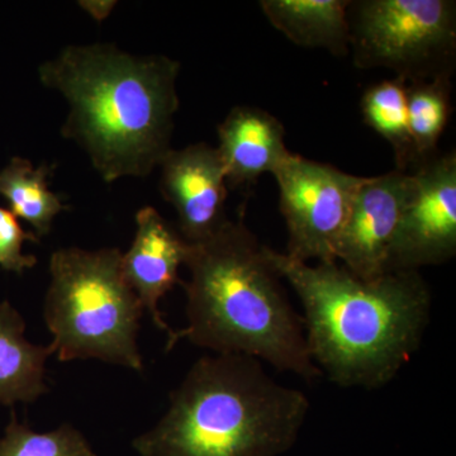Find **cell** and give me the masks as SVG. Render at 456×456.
Returning <instances> with one entry per match:
<instances>
[{
  "label": "cell",
  "mask_w": 456,
  "mask_h": 456,
  "mask_svg": "<svg viewBox=\"0 0 456 456\" xmlns=\"http://www.w3.org/2000/svg\"><path fill=\"white\" fill-rule=\"evenodd\" d=\"M270 263L303 307L314 364L342 388H383L419 349L431 292L419 272L365 281L335 263H303L266 248Z\"/></svg>",
  "instance_id": "1"
},
{
  "label": "cell",
  "mask_w": 456,
  "mask_h": 456,
  "mask_svg": "<svg viewBox=\"0 0 456 456\" xmlns=\"http://www.w3.org/2000/svg\"><path fill=\"white\" fill-rule=\"evenodd\" d=\"M180 64L110 44L71 45L38 69L68 102L62 136L89 156L106 183L146 178L170 151Z\"/></svg>",
  "instance_id": "2"
},
{
  "label": "cell",
  "mask_w": 456,
  "mask_h": 456,
  "mask_svg": "<svg viewBox=\"0 0 456 456\" xmlns=\"http://www.w3.org/2000/svg\"><path fill=\"white\" fill-rule=\"evenodd\" d=\"M184 265L188 326L174 331L169 351L187 338L222 355H246L305 380L321 377L303 320L288 301L266 246L242 217L206 241L189 244Z\"/></svg>",
  "instance_id": "3"
},
{
  "label": "cell",
  "mask_w": 456,
  "mask_h": 456,
  "mask_svg": "<svg viewBox=\"0 0 456 456\" xmlns=\"http://www.w3.org/2000/svg\"><path fill=\"white\" fill-rule=\"evenodd\" d=\"M310 408L305 393L278 383L260 360L207 355L132 446L141 456H281L298 440Z\"/></svg>",
  "instance_id": "4"
},
{
  "label": "cell",
  "mask_w": 456,
  "mask_h": 456,
  "mask_svg": "<svg viewBox=\"0 0 456 456\" xmlns=\"http://www.w3.org/2000/svg\"><path fill=\"white\" fill-rule=\"evenodd\" d=\"M44 317L60 362L98 359L142 371L143 308L122 272L119 248H60L51 255Z\"/></svg>",
  "instance_id": "5"
},
{
  "label": "cell",
  "mask_w": 456,
  "mask_h": 456,
  "mask_svg": "<svg viewBox=\"0 0 456 456\" xmlns=\"http://www.w3.org/2000/svg\"><path fill=\"white\" fill-rule=\"evenodd\" d=\"M350 9V47L358 68L389 69L407 84L452 77L455 2L364 0L351 2Z\"/></svg>",
  "instance_id": "6"
},
{
  "label": "cell",
  "mask_w": 456,
  "mask_h": 456,
  "mask_svg": "<svg viewBox=\"0 0 456 456\" xmlns=\"http://www.w3.org/2000/svg\"><path fill=\"white\" fill-rule=\"evenodd\" d=\"M288 231V256L335 263L336 246L364 176L290 154L273 174Z\"/></svg>",
  "instance_id": "7"
},
{
  "label": "cell",
  "mask_w": 456,
  "mask_h": 456,
  "mask_svg": "<svg viewBox=\"0 0 456 456\" xmlns=\"http://www.w3.org/2000/svg\"><path fill=\"white\" fill-rule=\"evenodd\" d=\"M388 273L419 272L456 254V155L431 156L411 170Z\"/></svg>",
  "instance_id": "8"
},
{
  "label": "cell",
  "mask_w": 456,
  "mask_h": 456,
  "mask_svg": "<svg viewBox=\"0 0 456 456\" xmlns=\"http://www.w3.org/2000/svg\"><path fill=\"white\" fill-rule=\"evenodd\" d=\"M411 183L410 171L397 169L360 183L335 253L336 261L356 277L371 281L388 274Z\"/></svg>",
  "instance_id": "9"
},
{
  "label": "cell",
  "mask_w": 456,
  "mask_h": 456,
  "mask_svg": "<svg viewBox=\"0 0 456 456\" xmlns=\"http://www.w3.org/2000/svg\"><path fill=\"white\" fill-rule=\"evenodd\" d=\"M159 167L161 194L175 209L188 244L206 241L227 224L228 185L217 147L200 142L171 149Z\"/></svg>",
  "instance_id": "10"
},
{
  "label": "cell",
  "mask_w": 456,
  "mask_h": 456,
  "mask_svg": "<svg viewBox=\"0 0 456 456\" xmlns=\"http://www.w3.org/2000/svg\"><path fill=\"white\" fill-rule=\"evenodd\" d=\"M189 244L178 231L152 207H142L136 215V233L127 253L122 254V272L152 322L167 332L171 330L159 310V302L176 284H182L179 268L187 259Z\"/></svg>",
  "instance_id": "11"
},
{
  "label": "cell",
  "mask_w": 456,
  "mask_h": 456,
  "mask_svg": "<svg viewBox=\"0 0 456 456\" xmlns=\"http://www.w3.org/2000/svg\"><path fill=\"white\" fill-rule=\"evenodd\" d=\"M217 147L228 187L251 185L292 154L285 146L283 125L256 107H235L217 128Z\"/></svg>",
  "instance_id": "12"
},
{
  "label": "cell",
  "mask_w": 456,
  "mask_h": 456,
  "mask_svg": "<svg viewBox=\"0 0 456 456\" xmlns=\"http://www.w3.org/2000/svg\"><path fill=\"white\" fill-rule=\"evenodd\" d=\"M349 0H263L270 25L302 47L345 55L350 49Z\"/></svg>",
  "instance_id": "13"
},
{
  "label": "cell",
  "mask_w": 456,
  "mask_h": 456,
  "mask_svg": "<svg viewBox=\"0 0 456 456\" xmlns=\"http://www.w3.org/2000/svg\"><path fill=\"white\" fill-rule=\"evenodd\" d=\"M26 322L11 303H0V404L32 403L49 392L45 375L50 345H35L25 338Z\"/></svg>",
  "instance_id": "14"
},
{
  "label": "cell",
  "mask_w": 456,
  "mask_h": 456,
  "mask_svg": "<svg viewBox=\"0 0 456 456\" xmlns=\"http://www.w3.org/2000/svg\"><path fill=\"white\" fill-rule=\"evenodd\" d=\"M51 173L50 165L35 167L18 156L0 171V196L7 200L9 211L31 224L38 239L49 235L56 216L69 208L61 197L50 191Z\"/></svg>",
  "instance_id": "15"
},
{
  "label": "cell",
  "mask_w": 456,
  "mask_h": 456,
  "mask_svg": "<svg viewBox=\"0 0 456 456\" xmlns=\"http://www.w3.org/2000/svg\"><path fill=\"white\" fill-rule=\"evenodd\" d=\"M407 86L403 80H384L365 92L362 110L365 122L393 147L397 170L411 171L419 164L408 125Z\"/></svg>",
  "instance_id": "16"
},
{
  "label": "cell",
  "mask_w": 456,
  "mask_h": 456,
  "mask_svg": "<svg viewBox=\"0 0 456 456\" xmlns=\"http://www.w3.org/2000/svg\"><path fill=\"white\" fill-rule=\"evenodd\" d=\"M450 90V77L408 84V125L419 164L434 156L448 125L452 110Z\"/></svg>",
  "instance_id": "17"
},
{
  "label": "cell",
  "mask_w": 456,
  "mask_h": 456,
  "mask_svg": "<svg viewBox=\"0 0 456 456\" xmlns=\"http://www.w3.org/2000/svg\"><path fill=\"white\" fill-rule=\"evenodd\" d=\"M0 456H97L82 432L70 424L50 432H36L12 413L0 439Z\"/></svg>",
  "instance_id": "18"
},
{
  "label": "cell",
  "mask_w": 456,
  "mask_h": 456,
  "mask_svg": "<svg viewBox=\"0 0 456 456\" xmlns=\"http://www.w3.org/2000/svg\"><path fill=\"white\" fill-rule=\"evenodd\" d=\"M27 241L38 244L40 239L35 232L23 230L16 216L0 206V266L3 269L20 275L36 266L37 257L22 253Z\"/></svg>",
  "instance_id": "19"
},
{
  "label": "cell",
  "mask_w": 456,
  "mask_h": 456,
  "mask_svg": "<svg viewBox=\"0 0 456 456\" xmlns=\"http://www.w3.org/2000/svg\"><path fill=\"white\" fill-rule=\"evenodd\" d=\"M84 8L88 9L90 12V14H92L93 17L98 18L99 20H102V18L107 17V14L110 13V9L113 8L114 3L113 2H90L89 5L86 3H83Z\"/></svg>",
  "instance_id": "20"
}]
</instances>
